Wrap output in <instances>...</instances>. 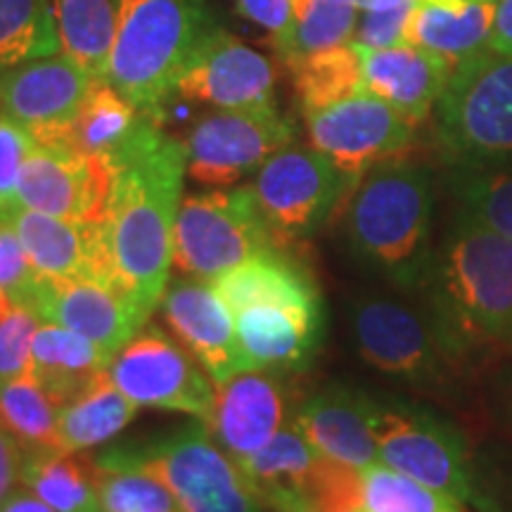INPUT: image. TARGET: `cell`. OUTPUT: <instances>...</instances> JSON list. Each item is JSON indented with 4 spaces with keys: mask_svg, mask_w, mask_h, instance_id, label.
Segmentation results:
<instances>
[{
    "mask_svg": "<svg viewBox=\"0 0 512 512\" xmlns=\"http://www.w3.org/2000/svg\"><path fill=\"white\" fill-rule=\"evenodd\" d=\"M496 0L415 3L403 41L444 57L451 67L491 50Z\"/></svg>",
    "mask_w": 512,
    "mask_h": 512,
    "instance_id": "obj_25",
    "label": "cell"
},
{
    "mask_svg": "<svg viewBox=\"0 0 512 512\" xmlns=\"http://www.w3.org/2000/svg\"><path fill=\"white\" fill-rule=\"evenodd\" d=\"M418 0H375L366 10L358 12L354 31V46L380 50L399 46L403 41L406 22Z\"/></svg>",
    "mask_w": 512,
    "mask_h": 512,
    "instance_id": "obj_39",
    "label": "cell"
},
{
    "mask_svg": "<svg viewBox=\"0 0 512 512\" xmlns=\"http://www.w3.org/2000/svg\"><path fill=\"white\" fill-rule=\"evenodd\" d=\"M228 304L249 370L297 375L323 349L325 302L313 273L275 247L211 280Z\"/></svg>",
    "mask_w": 512,
    "mask_h": 512,
    "instance_id": "obj_3",
    "label": "cell"
},
{
    "mask_svg": "<svg viewBox=\"0 0 512 512\" xmlns=\"http://www.w3.org/2000/svg\"><path fill=\"white\" fill-rule=\"evenodd\" d=\"M5 221L17 230L31 266L41 278L98 280L124 292L105 223L57 219L19 204L10 209Z\"/></svg>",
    "mask_w": 512,
    "mask_h": 512,
    "instance_id": "obj_20",
    "label": "cell"
},
{
    "mask_svg": "<svg viewBox=\"0 0 512 512\" xmlns=\"http://www.w3.org/2000/svg\"><path fill=\"white\" fill-rule=\"evenodd\" d=\"M437 190L430 166L394 157L373 166L344 202V240L361 266L420 292L432 261Z\"/></svg>",
    "mask_w": 512,
    "mask_h": 512,
    "instance_id": "obj_4",
    "label": "cell"
},
{
    "mask_svg": "<svg viewBox=\"0 0 512 512\" xmlns=\"http://www.w3.org/2000/svg\"><path fill=\"white\" fill-rule=\"evenodd\" d=\"M112 382L138 406L209 422L216 389L197 358L155 323H147L107 366Z\"/></svg>",
    "mask_w": 512,
    "mask_h": 512,
    "instance_id": "obj_12",
    "label": "cell"
},
{
    "mask_svg": "<svg viewBox=\"0 0 512 512\" xmlns=\"http://www.w3.org/2000/svg\"><path fill=\"white\" fill-rule=\"evenodd\" d=\"M358 50H361L363 91L392 105L413 126L425 124L451 79V64L413 43Z\"/></svg>",
    "mask_w": 512,
    "mask_h": 512,
    "instance_id": "obj_24",
    "label": "cell"
},
{
    "mask_svg": "<svg viewBox=\"0 0 512 512\" xmlns=\"http://www.w3.org/2000/svg\"><path fill=\"white\" fill-rule=\"evenodd\" d=\"M434 136L451 169L512 171V53L486 50L453 67Z\"/></svg>",
    "mask_w": 512,
    "mask_h": 512,
    "instance_id": "obj_7",
    "label": "cell"
},
{
    "mask_svg": "<svg viewBox=\"0 0 512 512\" xmlns=\"http://www.w3.org/2000/svg\"><path fill=\"white\" fill-rule=\"evenodd\" d=\"M354 0H294L292 24L273 50L285 64L354 41L358 24Z\"/></svg>",
    "mask_w": 512,
    "mask_h": 512,
    "instance_id": "obj_30",
    "label": "cell"
},
{
    "mask_svg": "<svg viewBox=\"0 0 512 512\" xmlns=\"http://www.w3.org/2000/svg\"><path fill=\"white\" fill-rule=\"evenodd\" d=\"M287 422V392L280 375L245 370L216 384L214 415L207 425L235 463L266 446Z\"/></svg>",
    "mask_w": 512,
    "mask_h": 512,
    "instance_id": "obj_22",
    "label": "cell"
},
{
    "mask_svg": "<svg viewBox=\"0 0 512 512\" xmlns=\"http://www.w3.org/2000/svg\"><path fill=\"white\" fill-rule=\"evenodd\" d=\"M235 3H238V12L242 17L259 24L266 31L271 46L290 29L294 0H235Z\"/></svg>",
    "mask_w": 512,
    "mask_h": 512,
    "instance_id": "obj_42",
    "label": "cell"
},
{
    "mask_svg": "<svg viewBox=\"0 0 512 512\" xmlns=\"http://www.w3.org/2000/svg\"><path fill=\"white\" fill-rule=\"evenodd\" d=\"M304 121L309 145L323 152L354 185L373 166L403 157L418 128L368 91L306 112Z\"/></svg>",
    "mask_w": 512,
    "mask_h": 512,
    "instance_id": "obj_15",
    "label": "cell"
},
{
    "mask_svg": "<svg viewBox=\"0 0 512 512\" xmlns=\"http://www.w3.org/2000/svg\"><path fill=\"white\" fill-rule=\"evenodd\" d=\"M448 185L458 209L512 240V171L451 169Z\"/></svg>",
    "mask_w": 512,
    "mask_h": 512,
    "instance_id": "obj_36",
    "label": "cell"
},
{
    "mask_svg": "<svg viewBox=\"0 0 512 512\" xmlns=\"http://www.w3.org/2000/svg\"><path fill=\"white\" fill-rule=\"evenodd\" d=\"M95 76L62 53L31 60L0 74V117L22 126L36 143L69 145Z\"/></svg>",
    "mask_w": 512,
    "mask_h": 512,
    "instance_id": "obj_16",
    "label": "cell"
},
{
    "mask_svg": "<svg viewBox=\"0 0 512 512\" xmlns=\"http://www.w3.org/2000/svg\"><path fill=\"white\" fill-rule=\"evenodd\" d=\"M221 27L211 0H121L107 81L164 124L183 69Z\"/></svg>",
    "mask_w": 512,
    "mask_h": 512,
    "instance_id": "obj_5",
    "label": "cell"
},
{
    "mask_svg": "<svg viewBox=\"0 0 512 512\" xmlns=\"http://www.w3.org/2000/svg\"><path fill=\"white\" fill-rule=\"evenodd\" d=\"M36 280L38 275L24 252L17 230L10 223L0 221V292L8 294L15 304L27 306Z\"/></svg>",
    "mask_w": 512,
    "mask_h": 512,
    "instance_id": "obj_40",
    "label": "cell"
},
{
    "mask_svg": "<svg viewBox=\"0 0 512 512\" xmlns=\"http://www.w3.org/2000/svg\"><path fill=\"white\" fill-rule=\"evenodd\" d=\"M420 292L453 361L512 347V240L458 209Z\"/></svg>",
    "mask_w": 512,
    "mask_h": 512,
    "instance_id": "obj_2",
    "label": "cell"
},
{
    "mask_svg": "<svg viewBox=\"0 0 512 512\" xmlns=\"http://www.w3.org/2000/svg\"><path fill=\"white\" fill-rule=\"evenodd\" d=\"M36 140L15 121L0 117V207L15 204L19 171Z\"/></svg>",
    "mask_w": 512,
    "mask_h": 512,
    "instance_id": "obj_41",
    "label": "cell"
},
{
    "mask_svg": "<svg viewBox=\"0 0 512 512\" xmlns=\"http://www.w3.org/2000/svg\"><path fill=\"white\" fill-rule=\"evenodd\" d=\"M275 83L273 62L221 27L183 69L174 98L214 110H266L278 107Z\"/></svg>",
    "mask_w": 512,
    "mask_h": 512,
    "instance_id": "obj_18",
    "label": "cell"
},
{
    "mask_svg": "<svg viewBox=\"0 0 512 512\" xmlns=\"http://www.w3.org/2000/svg\"><path fill=\"white\" fill-rule=\"evenodd\" d=\"M287 69L304 114L363 91L361 50L354 43L299 57L287 62Z\"/></svg>",
    "mask_w": 512,
    "mask_h": 512,
    "instance_id": "obj_34",
    "label": "cell"
},
{
    "mask_svg": "<svg viewBox=\"0 0 512 512\" xmlns=\"http://www.w3.org/2000/svg\"><path fill=\"white\" fill-rule=\"evenodd\" d=\"M292 512H311V510H292ZM342 512H363V510H342Z\"/></svg>",
    "mask_w": 512,
    "mask_h": 512,
    "instance_id": "obj_48",
    "label": "cell"
},
{
    "mask_svg": "<svg viewBox=\"0 0 512 512\" xmlns=\"http://www.w3.org/2000/svg\"><path fill=\"white\" fill-rule=\"evenodd\" d=\"M363 512H465L458 498L403 475L382 460L361 470Z\"/></svg>",
    "mask_w": 512,
    "mask_h": 512,
    "instance_id": "obj_35",
    "label": "cell"
},
{
    "mask_svg": "<svg viewBox=\"0 0 512 512\" xmlns=\"http://www.w3.org/2000/svg\"><path fill=\"white\" fill-rule=\"evenodd\" d=\"M238 465L259 501L273 512L361 510V470L325 458L292 420Z\"/></svg>",
    "mask_w": 512,
    "mask_h": 512,
    "instance_id": "obj_10",
    "label": "cell"
},
{
    "mask_svg": "<svg viewBox=\"0 0 512 512\" xmlns=\"http://www.w3.org/2000/svg\"><path fill=\"white\" fill-rule=\"evenodd\" d=\"M0 425L24 453L62 451L60 406L50 399L31 370L0 387Z\"/></svg>",
    "mask_w": 512,
    "mask_h": 512,
    "instance_id": "obj_31",
    "label": "cell"
},
{
    "mask_svg": "<svg viewBox=\"0 0 512 512\" xmlns=\"http://www.w3.org/2000/svg\"><path fill=\"white\" fill-rule=\"evenodd\" d=\"M275 247L278 242L261 214L252 183L192 192L178 207L174 266L190 278L211 283Z\"/></svg>",
    "mask_w": 512,
    "mask_h": 512,
    "instance_id": "obj_9",
    "label": "cell"
},
{
    "mask_svg": "<svg viewBox=\"0 0 512 512\" xmlns=\"http://www.w3.org/2000/svg\"><path fill=\"white\" fill-rule=\"evenodd\" d=\"M354 3H356L358 10H366V8H370V5L375 3V0H354Z\"/></svg>",
    "mask_w": 512,
    "mask_h": 512,
    "instance_id": "obj_46",
    "label": "cell"
},
{
    "mask_svg": "<svg viewBox=\"0 0 512 512\" xmlns=\"http://www.w3.org/2000/svg\"><path fill=\"white\" fill-rule=\"evenodd\" d=\"M157 309L171 335L197 358L214 384L249 370L233 313L209 280L190 275L169 280Z\"/></svg>",
    "mask_w": 512,
    "mask_h": 512,
    "instance_id": "obj_21",
    "label": "cell"
},
{
    "mask_svg": "<svg viewBox=\"0 0 512 512\" xmlns=\"http://www.w3.org/2000/svg\"><path fill=\"white\" fill-rule=\"evenodd\" d=\"M19 484L57 512H105L95 482L93 460L67 451L24 453Z\"/></svg>",
    "mask_w": 512,
    "mask_h": 512,
    "instance_id": "obj_28",
    "label": "cell"
},
{
    "mask_svg": "<svg viewBox=\"0 0 512 512\" xmlns=\"http://www.w3.org/2000/svg\"><path fill=\"white\" fill-rule=\"evenodd\" d=\"M138 408L102 370L79 396L60 408V448L81 453L107 444L131 425Z\"/></svg>",
    "mask_w": 512,
    "mask_h": 512,
    "instance_id": "obj_27",
    "label": "cell"
},
{
    "mask_svg": "<svg viewBox=\"0 0 512 512\" xmlns=\"http://www.w3.org/2000/svg\"><path fill=\"white\" fill-rule=\"evenodd\" d=\"M107 370L98 347L79 332L55 323H41L31 349V375L57 406H64Z\"/></svg>",
    "mask_w": 512,
    "mask_h": 512,
    "instance_id": "obj_26",
    "label": "cell"
},
{
    "mask_svg": "<svg viewBox=\"0 0 512 512\" xmlns=\"http://www.w3.org/2000/svg\"><path fill=\"white\" fill-rule=\"evenodd\" d=\"M252 188L278 247L294 249L328 226L354 183L316 147L292 143L256 171Z\"/></svg>",
    "mask_w": 512,
    "mask_h": 512,
    "instance_id": "obj_11",
    "label": "cell"
},
{
    "mask_svg": "<svg viewBox=\"0 0 512 512\" xmlns=\"http://www.w3.org/2000/svg\"><path fill=\"white\" fill-rule=\"evenodd\" d=\"M418 3H456V0H418Z\"/></svg>",
    "mask_w": 512,
    "mask_h": 512,
    "instance_id": "obj_47",
    "label": "cell"
},
{
    "mask_svg": "<svg viewBox=\"0 0 512 512\" xmlns=\"http://www.w3.org/2000/svg\"><path fill=\"white\" fill-rule=\"evenodd\" d=\"M57 53L62 38L50 0H0V74Z\"/></svg>",
    "mask_w": 512,
    "mask_h": 512,
    "instance_id": "obj_32",
    "label": "cell"
},
{
    "mask_svg": "<svg viewBox=\"0 0 512 512\" xmlns=\"http://www.w3.org/2000/svg\"><path fill=\"white\" fill-rule=\"evenodd\" d=\"M93 463L147 472L169 486L183 512H264L240 465L202 420L155 437L121 441L98 453Z\"/></svg>",
    "mask_w": 512,
    "mask_h": 512,
    "instance_id": "obj_6",
    "label": "cell"
},
{
    "mask_svg": "<svg viewBox=\"0 0 512 512\" xmlns=\"http://www.w3.org/2000/svg\"><path fill=\"white\" fill-rule=\"evenodd\" d=\"M93 470L105 512H183L169 486L147 472L95 463Z\"/></svg>",
    "mask_w": 512,
    "mask_h": 512,
    "instance_id": "obj_37",
    "label": "cell"
},
{
    "mask_svg": "<svg viewBox=\"0 0 512 512\" xmlns=\"http://www.w3.org/2000/svg\"><path fill=\"white\" fill-rule=\"evenodd\" d=\"M370 418L373 394L332 382L306 396L292 422L325 458L363 470L380 460Z\"/></svg>",
    "mask_w": 512,
    "mask_h": 512,
    "instance_id": "obj_23",
    "label": "cell"
},
{
    "mask_svg": "<svg viewBox=\"0 0 512 512\" xmlns=\"http://www.w3.org/2000/svg\"><path fill=\"white\" fill-rule=\"evenodd\" d=\"M22 463V446H19L17 441L10 437V432L0 425V498H5L15 486H19Z\"/></svg>",
    "mask_w": 512,
    "mask_h": 512,
    "instance_id": "obj_43",
    "label": "cell"
},
{
    "mask_svg": "<svg viewBox=\"0 0 512 512\" xmlns=\"http://www.w3.org/2000/svg\"><path fill=\"white\" fill-rule=\"evenodd\" d=\"M145 114L107 79L95 81L72 131V147L91 157H112L136 133Z\"/></svg>",
    "mask_w": 512,
    "mask_h": 512,
    "instance_id": "obj_33",
    "label": "cell"
},
{
    "mask_svg": "<svg viewBox=\"0 0 512 512\" xmlns=\"http://www.w3.org/2000/svg\"><path fill=\"white\" fill-rule=\"evenodd\" d=\"M27 309L41 323H55L79 332L110 361L147 323L131 297L98 280H50L38 275Z\"/></svg>",
    "mask_w": 512,
    "mask_h": 512,
    "instance_id": "obj_19",
    "label": "cell"
},
{
    "mask_svg": "<svg viewBox=\"0 0 512 512\" xmlns=\"http://www.w3.org/2000/svg\"><path fill=\"white\" fill-rule=\"evenodd\" d=\"M370 425L384 465L444 491L470 508L494 510L472 477L465 439L451 422L418 403L373 394Z\"/></svg>",
    "mask_w": 512,
    "mask_h": 512,
    "instance_id": "obj_8",
    "label": "cell"
},
{
    "mask_svg": "<svg viewBox=\"0 0 512 512\" xmlns=\"http://www.w3.org/2000/svg\"><path fill=\"white\" fill-rule=\"evenodd\" d=\"M0 512H57L55 508L38 498L34 491L27 489L24 484L15 486L8 496L0 498Z\"/></svg>",
    "mask_w": 512,
    "mask_h": 512,
    "instance_id": "obj_44",
    "label": "cell"
},
{
    "mask_svg": "<svg viewBox=\"0 0 512 512\" xmlns=\"http://www.w3.org/2000/svg\"><path fill=\"white\" fill-rule=\"evenodd\" d=\"M294 136V121L280 107L214 110L197 119L183 140L185 169L195 183L230 188L254 176Z\"/></svg>",
    "mask_w": 512,
    "mask_h": 512,
    "instance_id": "obj_13",
    "label": "cell"
},
{
    "mask_svg": "<svg viewBox=\"0 0 512 512\" xmlns=\"http://www.w3.org/2000/svg\"><path fill=\"white\" fill-rule=\"evenodd\" d=\"M356 351L380 373L415 387H437L446 380L448 356L430 316L389 297H358L349 306Z\"/></svg>",
    "mask_w": 512,
    "mask_h": 512,
    "instance_id": "obj_14",
    "label": "cell"
},
{
    "mask_svg": "<svg viewBox=\"0 0 512 512\" xmlns=\"http://www.w3.org/2000/svg\"><path fill=\"white\" fill-rule=\"evenodd\" d=\"M114 171L107 235L124 292L147 318L169 285L174 228L183 202L185 147L145 114L124 147L105 157Z\"/></svg>",
    "mask_w": 512,
    "mask_h": 512,
    "instance_id": "obj_1",
    "label": "cell"
},
{
    "mask_svg": "<svg viewBox=\"0 0 512 512\" xmlns=\"http://www.w3.org/2000/svg\"><path fill=\"white\" fill-rule=\"evenodd\" d=\"M491 50H496V53H512V0H496Z\"/></svg>",
    "mask_w": 512,
    "mask_h": 512,
    "instance_id": "obj_45",
    "label": "cell"
},
{
    "mask_svg": "<svg viewBox=\"0 0 512 512\" xmlns=\"http://www.w3.org/2000/svg\"><path fill=\"white\" fill-rule=\"evenodd\" d=\"M114 171L107 159L69 145L36 143L24 159L15 190L19 207L67 221L105 223Z\"/></svg>",
    "mask_w": 512,
    "mask_h": 512,
    "instance_id": "obj_17",
    "label": "cell"
},
{
    "mask_svg": "<svg viewBox=\"0 0 512 512\" xmlns=\"http://www.w3.org/2000/svg\"><path fill=\"white\" fill-rule=\"evenodd\" d=\"M41 320L27 306H12L0 316V387L31 370V349Z\"/></svg>",
    "mask_w": 512,
    "mask_h": 512,
    "instance_id": "obj_38",
    "label": "cell"
},
{
    "mask_svg": "<svg viewBox=\"0 0 512 512\" xmlns=\"http://www.w3.org/2000/svg\"><path fill=\"white\" fill-rule=\"evenodd\" d=\"M50 3L60 27L64 53L81 62L95 79H107L121 0H50Z\"/></svg>",
    "mask_w": 512,
    "mask_h": 512,
    "instance_id": "obj_29",
    "label": "cell"
}]
</instances>
